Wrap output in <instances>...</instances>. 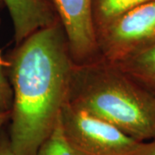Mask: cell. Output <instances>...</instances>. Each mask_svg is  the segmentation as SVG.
<instances>
[{"label":"cell","instance_id":"30bf717a","mask_svg":"<svg viewBox=\"0 0 155 155\" xmlns=\"http://www.w3.org/2000/svg\"><path fill=\"white\" fill-rule=\"evenodd\" d=\"M3 1L0 0V8ZM5 59L1 56L0 52V111H11L13 103V91L11 84L6 76Z\"/></svg>","mask_w":155,"mask_h":155},{"label":"cell","instance_id":"6da1fadb","mask_svg":"<svg viewBox=\"0 0 155 155\" xmlns=\"http://www.w3.org/2000/svg\"><path fill=\"white\" fill-rule=\"evenodd\" d=\"M5 59L13 91L11 147L17 155H35L60 121L74 65L61 21L31 34Z\"/></svg>","mask_w":155,"mask_h":155},{"label":"cell","instance_id":"8992f818","mask_svg":"<svg viewBox=\"0 0 155 155\" xmlns=\"http://www.w3.org/2000/svg\"><path fill=\"white\" fill-rule=\"evenodd\" d=\"M14 28L15 45L31 34L60 22L53 0H2Z\"/></svg>","mask_w":155,"mask_h":155},{"label":"cell","instance_id":"5b68a950","mask_svg":"<svg viewBox=\"0 0 155 155\" xmlns=\"http://www.w3.org/2000/svg\"><path fill=\"white\" fill-rule=\"evenodd\" d=\"M65 29L75 64H83L98 55L91 5L92 0H53Z\"/></svg>","mask_w":155,"mask_h":155},{"label":"cell","instance_id":"9c48e42d","mask_svg":"<svg viewBox=\"0 0 155 155\" xmlns=\"http://www.w3.org/2000/svg\"><path fill=\"white\" fill-rule=\"evenodd\" d=\"M35 155H78L65 137L61 117L54 131L39 147Z\"/></svg>","mask_w":155,"mask_h":155},{"label":"cell","instance_id":"52a82bcc","mask_svg":"<svg viewBox=\"0 0 155 155\" xmlns=\"http://www.w3.org/2000/svg\"><path fill=\"white\" fill-rule=\"evenodd\" d=\"M115 65L155 97V44Z\"/></svg>","mask_w":155,"mask_h":155},{"label":"cell","instance_id":"ba28073f","mask_svg":"<svg viewBox=\"0 0 155 155\" xmlns=\"http://www.w3.org/2000/svg\"><path fill=\"white\" fill-rule=\"evenodd\" d=\"M154 0H92L91 13L96 34L125 11Z\"/></svg>","mask_w":155,"mask_h":155},{"label":"cell","instance_id":"277c9868","mask_svg":"<svg viewBox=\"0 0 155 155\" xmlns=\"http://www.w3.org/2000/svg\"><path fill=\"white\" fill-rule=\"evenodd\" d=\"M98 55L118 64L155 44V0L125 11L96 34Z\"/></svg>","mask_w":155,"mask_h":155},{"label":"cell","instance_id":"7a4b0ae2","mask_svg":"<svg viewBox=\"0 0 155 155\" xmlns=\"http://www.w3.org/2000/svg\"><path fill=\"white\" fill-rule=\"evenodd\" d=\"M67 103L139 141L155 138V97L101 57L73 65Z\"/></svg>","mask_w":155,"mask_h":155},{"label":"cell","instance_id":"7c38bea8","mask_svg":"<svg viewBox=\"0 0 155 155\" xmlns=\"http://www.w3.org/2000/svg\"><path fill=\"white\" fill-rule=\"evenodd\" d=\"M140 155H155V138L145 142L144 148Z\"/></svg>","mask_w":155,"mask_h":155},{"label":"cell","instance_id":"8fae6325","mask_svg":"<svg viewBox=\"0 0 155 155\" xmlns=\"http://www.w3.org/2000/svg\"><path fill=\"white\" fill-rule=\"evenodd\" d=\"M0 155H17L11 147L10 139L6 132H0Z\"/></svg>","mask_w":155,"mask_h":155},{"label":"cell","instance_id":"3957f363","mask_svg":"<svg viewBox=\"0 0 155 155\" xmlns=\"http://www.w3.org/2000/svg\"><path fill=\"white\" fill-rule=\"evenodd\" d=\"M61 124L68 143L78 155H140L139 141L108 122L66 103Z\"/></svg>","mask_w":155,"mask_h":155},{"label":"cell","instance_id":"4fadbf2b","mask_svg":"<svg viewBox=\"0 0 155 155\" xmlns=\"http://www.w3.org/2000/svg\"><path fill=\"white\" fill-rule=\"evenodd\" d=\"M11 116V111H0V132L3 126L6 122H9Z\"/></svg>","mask_w":155,"mask_h":155}]
</instances>
